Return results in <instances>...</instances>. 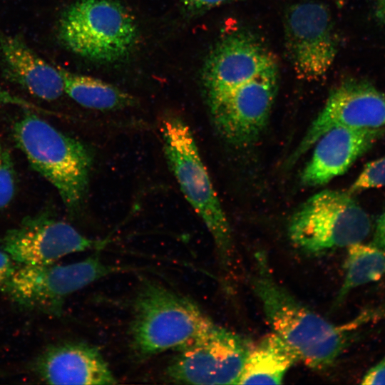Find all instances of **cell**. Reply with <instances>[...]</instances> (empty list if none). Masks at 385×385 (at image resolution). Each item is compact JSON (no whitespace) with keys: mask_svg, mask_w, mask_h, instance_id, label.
Masks as SVG:
<instances>
[{"mask_svg":"<svg viewBox=\"0 0 385 385\" xmlns=\"http://www.w3.org/2000/svg\"><path fill=\"white\" fill-rule=\"evenodd\" d=\"M352 195L349 191L324 190L308 198L289 221L292 242L312 255L363 242L371 222Z\"/></svg>","mask_w":385,"mask_h":385,"instance_id":"obj_6","label":"cell"},{"mask_svg":"<svg viewBox=\"0 0 385 385\" xmlns=\"http://www.w3.org/2000/svg\"><path fill=\"white\" fill-rule=\"evenodd\" d=\"M160 132L169 168L185 197L210 232L222 267H227L232 250L230 226L192 133L183 118L174 115L163 118Z\"/></svg>","mask_w":385,"mask_h":385,"instance_id":"obj_5","label":"cell"},{"mask_svg":"<svg viewBox=\"0 0 385 385\" xmlns=\"http://www.w3.org/2000/svg\"><path fill=\"white\" fill-rule=\"evenodd\" d=\"M213 324L192 299L160 282L145 279L133 302L131 351L140 361L170 349L177 351Z\"/></svg>","mask_w":385,"mask_h":385,"instance_id":"obj_2","label":"cell"},{"mask_svg":"<svg viewBox=\"0 0 385 385\" xmlns=\"http://www.w3.org/2000/svg\"><path fill=\"white\" fill-rule=\"evenodd\" d=\"M279 85L278 66L206 100L221 138L237 147L255 143L265 129Z\"/></svg>","mask_w":385,"mask_h":385,"instance_id":"obj_9","label":"cell"},{"mask_svg":"<svg viewBox=\"0 0 385 385\" xmlns=\"http://www.w3.org/2000/svg\"><path fill=\"white\" fill-rule=\"evenodd\" d=\"M252 345L242 336L213 324L177 350L165 369L171 383L237 384Z\"/></svg>","mask_w":385,"mask_h":385,"instance_id":"obj_7","label":"cell"},{"mask_svg":"<svg viewBox=\"0 0 385 385\" xmlns=\"http://www.w3.org/2000/svg\"><path fill=\"white\" fill-rule=\"evenodd\" d=\"M377 13L381 19L385 23V0H379Z\"/></svg>","mask_w":385,"mask_h":385,"instance_id":"obj_27","label":"cell"},{"mask_svg":"<svg viewBox=\"0 0 385 385\" xmlns=\"http://www.w3.org/2000/svg\"><path fill=\"white\" fill-rule=\"evenodd\" d=\"M252 287L273 332L314 369L331 366L347 346L355 332L374 319L369 309L351 321L335 325L303 305L274 279L267 256L255 255Z\"/></svg>","mask_w":385,"mask_h":385,"instance_id":"obj_1","label":"cell"},{"mask_svg":"<svg viewBox=\"0 0 385 385\" xmlns=\"http://www.w3.org/2000/svg\"><path fill=\"white\" fill-rule=\"evenodd\" d=\"M16 269L11 257L5 251L0 250V288L2 289Z\"/></svg>","mask_w":385,"mask_h":385,"instance_id":"obj_24","label":"cell"},{"mask_svg":"<svg viewBox=\"0 0 385 385\" xmlns=\"http://www.w3.org/2000/svg\"><path fill=\"white\" fill-rule=\"evenodd\" d=\"M371 244L385 251V210L376 220Z\"/></svg>","mask_w":385,"mask_h":385,"instance_id":"obj_25","label":"cell"},{"mask_svg":"<svg viewBox=\"0 0 385 385\" xmlns=\"http://www.w3.org/2000/svg\"><path fill=\"white\" fill-rule=\"evenodd\" d=\"M1 241L3 250L21 265L53 264L72 253L98 250L107 243L86 237L68 223L45 215L28 217Z\"/></svg>","mask_w":385,"mask_h":385,"instance_id":"obj_11","label":"cell"},{"mask_svg":"<svg viewBox=\"0 0 385 385\" xmlns=\"http://www.w3.org/2000/svg\"><path fill=\"white\" fill-rule=\"evenodd\" d=\"M16 190V175L11 155L0 144V210L11 203Z\"/></svg>","mask_w":385,"mask_h":385,"instance_id":"obj_20","label":"cell"},{"mask_svg":"<svg viewBox=\"0 0 385 385\" xmlns=\"http://www.w3.org/2000/svg\"><path fill=\"white\" fill-rule=\"evenodd\" d=\"M0 66L6 79L38 98L55 101L64 93L59 69L18 36L0 34Z\"/></svg>","mask_w":385,"mask_h":385,"instance_id":"obj_16","label":"cell"},{"mask_svg":"<svg viewBox=\"0 0 385 385\" xmlns=\"http://www.w3.org/2000/svg\"><path fill=\"white\" fill-rule=\"evenodd\" d=\"M384 133L385 128H329L314 144L311 158L302 173V183L308 187L322 185L344 174Z\"/></svg>","mask_w":385,"mask_h":385,"instance_id":"obj_14","label":"cell"},{"mask_svg":"<svg viewBox=\"0 0 385 385\" xmlns=\"http://www.w3.org/2000/svg\"><path fill=\"white\" fill-rule=\"evenodd\" d=\"M235 0H179L184 10L189 14H198L218 6Z\"/></svg>","mask_w":385,"mask_h":385,"instance_id":"obj_22","label":"cell"},{"mask_svg":"<svg viewBox=\"0 0 385 385\" xmlns=\"http://www.w3.org/2000/svg\"><path fill=\"white\" fill-rule=\"evenodd\" d=\"M40 376L51 384L105 385L117 383L100 350L81 342L47 349L38 362Z\"/></svg>","mask_w":385,"mask_h":385,"instance_id":"obj_15","label":"cell"},{"mask_svg":"<svg viewBox=\"0 0 385 385\" xmlns=\"http://www.w3.org/2000/svg\"><path fill=\"white\" fill-rule=\"evenodd\" d=\"M12 133L30 165L54 186L68 210L79 211L88 193L90 148L29 112L14 123Z\"/></svg>","mask_w":385,"mask_h":385,"instance_id":"obj_3","label":"cell"},{"mask_svg":"<svg viewBox=\"0 0 385 385\" xmlns=\"http://www.w3.org/2000/svg\"><path fill=\"white\" fill-rule=\"evenodd\" d=\"M277 66L274 55L255 35L242 31L228 34L211 50L203 66L205 98L219 96Z\"/></svg>","mask_w":385,"mask_h":385,"instance_id":"obj_12","label":"cell"},{"mask_svg":"<svg viewBox=\"0 0 385 385\" xmlns=\"http://www.w3.org/2000/svg\"><path fill=\"white\" fill-rule=\"evenodd\" d=\"M132 270L105 262L98 250L86 259L70 264L21 265L2 289L21 304L57 310L74 292L105 277Z\"/></svg>","mask_w":385,"mask_h":385,"instance_id":"obj_8","label":"cell"},{"mask_svg":"<svg viewBox=\"0 0 385 385\" xmlns=\"http://www.w3.org/2000/svg\"><path fill=\"white\" fill-rule=\"evenodd\" d=\"M63 80L64 93L77 103L101 111H118L137 103L130 93L91 76L58 68Z\"/></svg>","mask_w":385,"mask_h":385,"instance_id":"obj_18","label":"cell"},{"mask_svg":"<svg viewBox=\"0 0 385 385\" xmlns=\"http://www.w3.org/2000/svg\"><path fill=\"white\" fill-rule=\"evenodd\" d=\"M4 104H14L20 106L23 108H32L41 111V108H38L35 105L24 101L21 98H19L18 97L11 96L10 93H7L6 91L1 88V87L0 86V105Z\"/></svg>","mask_w":385,"mask_h":385,"instance_id":"obj_26","label":"cell"},{"mask_svg":"<svg viewBox=\"0 0 385 385\" xmlns=\"http://www.w3.org/2000/svg\"><path fill=\"white\" fill-rule=\"evenodd\" d=\"M385 187V155L369 162L348 191L354 194L371 188Z\"/></svg>","mask_w":385,"mask_h":385,"instance_id":"obj_21","label":"cell"},{"mask_svg":"<svg viewBox=\"0 0 385 385\" xmlns=\"http://www.w3.org/2000/svg\"><path fill=\"white\" fill-rule=\"evenodd\" d=\"M337 125L357 129L385 128V95L371 85L356 81L343 83L334 88L289 163L296 162L322 134Z\"/></svg>","mask_w":385,"mask_h":385,"instance_id":"obj_13","label":"cell"},{"mask_svg":"<svg viewBox=\"0 0 385 385\" xmlns=\"http://www.w3.org/2000/svg\"><path fill=\"white\" fill-rule=\"evenodd\" d=\"M286 50L297 77L315 81L329 70L337 53L330 13L314 1L292 5L284 19Z\"/></svg>","mask_w":385,"mask_h":385,"instance_id":"obj_10","label":"cell"},{"mask_svg":"<svg viewBox=\"0 0 385 385\" xmlns=\"http://www.w3.org/2000/svg\"><path fill=\"white\" fill-rule=\"evenodd\" d=\"M345 276L334 305H339L354 289L379 280L385 275V251L361 242L348 247Z\"/></svg>","mask_w":385,"mask_h":385,"instance_id":"obj_19","label":"cell"},{"mask_svg":"<svg viewBox=\"0 0 385 385\" xmlns=\"http://www.w3.org/2000/svg\"><path fill=\"white\" fill-rule=\"evenodd\" d=\"M361 384H385V356L364 375Z\"/></svg>","mask_w":385,"mask_h":385,"instance_id":"obj_23","label":"cell"},{"mask_svg":"<svg viewBox=\"0 0 385 385\" xmlns=\"http://www.w3.org/2000/svg\"><path fill=\"white\" fill-rule=\"evenodd\" d=\"M297 353L274 332L252 346L237 384H279L297 361Z\"/></svg>","mask_w":385,"mask_h":385,"instance_id":"obj_17","label":"cell"},{"mask_svg":"<svg viewBox=\"0 0 385 385\" xmlns=\"http://www.w3.org/2000/svg\"><path fill=\"white\" fill-rule=\"evenodd\" d=\"M57 30L64 47L99 63L125 58L139 37L134 17L118 0H76L61 14Z\"/></svg>","mask_w":385,"mask_h":385,"instance_id":"obj_4","label":"cell"}]
</instances>
